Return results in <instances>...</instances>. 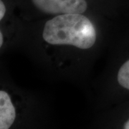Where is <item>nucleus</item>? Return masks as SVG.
Returning a JSON list of instances; mask_svg holds the SVG:
<instances>
[{
    "label": "nucleus",
    "mask_w": 129,
    "mask_h": 129,
    "mask_svg": "<svg viewBox=\"0 0 129 129\" xmlns=\"http://www.w3.org/2000/svg\"><path fill=\"white\" fill-rule=\"evenodd\" d=\"M19 15L30 22L61 14L97 16L115 21L113 0H22Z\"/></svg>",
    "instance_id": "nucleus-2"
},
{
    "label": "nucleus",
    "mask_w": 129,
    "mask_h": 129,
    "mask_svg": "<svg viewBox=\"0 0 129 129\" xmlns=\"http://www.w3.org/2000/svg\"><path fill=\"white\" fill-rule=\"evenodd\" d=\"M117 24L79 14L24 20L18 51L48 80L86 83L97 61L106 53Z\"/></svg>",
    "instance_id": "nucleus-1"
},
{
    "label": "nucleus",
    "mask_w": 129,
    "mask_h": 129,
    "mask_svg": "<svg viewBox=\"0 0 129 129\" xmlns=\"http://www.w3.org/2000/svg\"><path fill=\"white\" fill-rule=\"evenodd\" d=\"M24 26V19L14 13L7 0H0V52L18 50Z\"/></svg>",
    "instance_id": "nucleus-3"
},
{
    "label": "nucleus",
    "mask_w": 129,
    "mask_h": 129,
    "mask_svg": "<svg viewBox=\"0 0 129 129\" xmlns=\"http://www.w3.org/2000/svg\"><path fill=\"white\" fill-rule=\"evenodd\" d=\"M123 129H129V115L128 119L125 121L123 123Z\"/></svg>",
    "instance_id": "nucleus-5"
},
{
    "label": "nucleus",
    "mask_w": 129,
    "mask_h": 129,
    "mask_svg": "<svg viewBox=\"0 0 129 129\" xmlns=\"http://www.w3.org/2000/svg\"><path fill=\"white\" fill-rule=\"evenodd\" d=\"M105 68L94 83L101 88L129 92V57L107 54Z\"/></svg>",
    "instance_id": "nucleus-4"
}]
</instances>
